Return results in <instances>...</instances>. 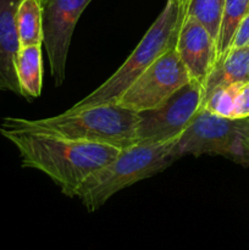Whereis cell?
Returning a JSON list of instances; mask_svg holds the SVG:
<instances>
[{
	"label": "cell",
	"instance_id": "6da1fadb",
	"mask_svg": "<svg viewBox=\"0 0 249 250\" xmlns=\"http://www.w3.org/2000/svg\"><path fill=\"white\" fill-rule=\"evenodd\" d=\"M2 137L19 150L22 167L42 171L66 197L75 198L78 188L94 171L114 160L120 149L106 144L68 141L60 137L0 128Z\"/></svg>",
	"mask_w": 249,
	"mask_h": 250
},
{
	"label": "cell",
	"instance_id": "7a4b0ae2",
	"mask_svg": "<svg viewBox=\"0 0 249 250\" xmlns=\"http://www.w3.org/2000/svg\"><path fill=\"white\" fill-rule=\"evenodd\" d=\"M139 115L116 104L70 110L53 117H5L0 128L60 137L68 141L106 144L124 150L136 146Z\"/></svg>",
	"mask_w": 249,
	"mask_h": 250
},
{
	"label": "cell",
	"instance_id": "3957f363",
	"mask_svg": "<svg viewBox=\"0 0 249 250\" xmlns=\"http://www.w3.org/2000/svg\"><path fill=\"white\" fill-rule=\"evenodd\" d=\"M177 139L155 144H136L92 173L76 197L89 212L97 211L112 195L133 183L166 170L181 158Z\"/></svg>",
	"mask_w": 249,
	"mask_h": 250
},
{
	"label": "cell",
	"instance_id": "277c9868",
	"mask_svg": "<svg viewBox=\"0 0 249 250\" xmlns=\"http://www.w3.org/2000/svg\"><path fill=\"white\" fill-rule=\"evenodd\" d=\"M187 14V5L178 0H167L165 7L119 70L94 92L85 95L70 110H81L95 105L115 104L120 95L161 55L176 46L178 33Z\"/></svg>",
	"mask_w": 249,
	"mask_h": 250
},
{
	"label": "cell",
	"instance_id": "5b68a950",
	"mask_svg": "<svg viewBox=\"0 0 249 250\" xmlns=\"http://www.w3.org/2000/svg\"><path fill=\"white\" fill-rule=\"evenodd\" d=\"M183 155H220L249 167V117L226 119L198 111L177 142Z\"/></svg>",
	"mask_w": 249,
	"mask_h": 250
},
{
	"label": "cell",
	"instance_id": "8992f818",
	"mask_svg": "<svg viewBox=\"0 0 249 250\" xmlns=\"http://www.w3.org/2000/svg\"><path fill=\"white\" fill-rule=\"evenodd\" d=\"M190 81L187 68L173 48L138 76L115 104L137 114L155 109Z\"/></svg>",
	"mask_w": 249,
	"mask_h": 250
},
{
	"label": "cell",
	"instance_id": "52a82bcc",
	"mask_svg": "<svg viewBox=\"0 0 249 250\" xmlns=\"http://www.w3.org/2000/svg\"><path fill=\"white\" fill-rule=\"evenodd\" d=\"M202 85L190 81L160 106L139 112L137 144L164 143L180 138L202 109Z\"/></svg>",
	"mask_w": 249,
	"mask_h": 250
},
{
	"label": "cell",
	"instance_id": "ba28073f",
	"mask_svg": "<svg viewBox=\"0 0 249 250\" xmlns=\"http://www.w3.org/2000/svg\"><path fill=\"white\" fill-rule=\"evenodd\" d=\"M92 0H39L43 20V46L56 87L66 78L68 50L81 15Z\"/></svg>",
	"mask_w": 249,
	"mask_h": 250
},
{
	"label": "cell",
	"instance_id": "9c48e42d",
	"mask_svg": "<svg viewBox=\"0 0 249 250\" xmlns=\"http://www.w3.org/2000/svg\"><path fill=\"white\" fill-rule=\"evenodd\" d=\"M175 49L187 68L190 80L203 88L216 62L215 39L200 22L186 15Z\"/></svg>",
	"mask_w": 249,
	"mask_h": 250
},
{
	"label": "cell",
	"instance_id": "30bf717a",
	"mask_svg": "<svg viewBox=\"0 0 249 250\" xmlns=\"http://www.w3.org/2000/svg\"><path fill=\"white\" fill-rule=\"evenodd\" d=\"M20 0H0V85L20 95L15 72V58L20 49L16 29V10Z\"/></svg>",
	"mask_w": 249,
	"mask_h": 250
},
{
	"label": "cell",
	"instance_id": "8fae6325",
	"mask_svg": "<svg viewBox=\"0 0 249 250\" xmlns=\"http://www.w3.org/2000/svg\"><path fill=\"white\" fill-rule=\"evenodd\" d=\"M249 82V44L231 48L220 62L214 66L203 85V102L214 90L234 83Z\"/></svg>",
	"mask_w": 249,
	"mask_h": 250
},
{
	"label": "cell",
	"instance_id": "7c38bea8",
	"mask_svg": "<svg viewBox=\"0 0 249 250\" xmlns=\"http://www.w3.org/2000/svg\"><path fill=\"white\" fill-rule=\"evenodd\" d=\"M15 72L20 95L26 99H36L43 87L42 45L20 46L15 58Z\"/></svg>",
	"mask_w": 249,
	"mask_h": 250
},
{
	"label": "cell",
	"instance_id": "4fadbf2b",
	"mask_svg": "<svg viewBox=\"0 0 249 250\" xmlns=\"http://www.w3.org/2000/svg\"><path fill=\"white\" fill-rule=\"evenodd\" d=\"M15 21L20 46L43 45V20L39 0H20Z\"/></svg>",
	"mask_w": 249,
	"mask_h": 250
},
{
	"label": "cell",
	"instance_id": "5bb4252c",
	"mask_svg": "<svg viewBox=\"0 0 249 250\" xmlns=\"http://www.w3.org/2000/svg\"><path fill=\"white\" fill-rule=\"evenodd\" d=\"M249 9V0H226L216 39V65L231 50L237 31Z\"/></svg>",
	"mask_w": 249,
	"mask_h": 250
},
{
	"label": "cell",
	"instance_id": "9a60e30c",
	"mask_svg": "<svg viewBox=\"0 0 249 250\" xmlns=\"http://www.w3.org/2000/svg\"><path fill=\"white\" fill-rule=\"evenodd\" d=\"M226 0H189L187 16H192L203 24L216 42Z\"/></svg>",
	"mask_w": 249,
	"mask_h": 250
},
{
	"label": "cell",
	"instance_id": "2e32d148",
	"mask_svg": "<svg viewBox=\"0 0 249 250\" xmlns=\"http://www.w3.org/2000/svg\"><path fill=\"white\" fill-rule=\"evenodd\" d=\"M241 84L242 83H234V84H229L227 87H222L214 90L207 98V100L203 104L202 109L208 110L209 112L217 115V116L226 117V119H233L237 95H238V90Z\"/></svg>",
	"mask_w": 249,
	"mask_h": 250
},
{
	"label": "cell",
	"instance_id": "e0dca14e",
	"mask_svg": "<svg viewBox=\"0 0 249 250\" xmlns=\"http://www.w3.org/2000/svg\"><path fill=\"white\" fill-rule=\"evenodd\" d=\"M249 117V82L242 83L236 100L233 119H248Z\"/></svg>",
	"mask_w": 249,
	"mask_h": 250
},
{
	"label": "cell",
	"instance_id": "ac0fdd59",
	"mask_svg": "<svg viewBox=\"0 0 249 250\" xmlns=\"http://www.w3.org/2000/svg\"><path fill=\"white\" fill-rule=\"evenodd\" d=\"M249 44V9L237 31L236 37H234L232 48H238V46H244Z\"/></svg>",
	"mask_w": 249,
	"mask_h": 250
},
{
	"label": "cell",
	"instance_id": "d6986e66",
	"mask_svg": "<svg viewBox=\"0 0 249 250\" xmlns=\"http://www.w3.org/2000/svg\"><path fill=\"white\" fill-rule=\"evenodd\" d=\"M178 1H181V2H182V4H185V5H188L189 0H178Z\"/></svg>",
	"mask_w": 249,
	"mask_h": 250
},
{
	"label": "cell",
	"instance_id": "ffe728a7",
	"mask_svg": "<svg viewBox=\"0 0 249 250\" xmlns=\"http://www.w3.org/2000/svg\"><path fill=\"white\" fill-rule=\"evenodd\" d=\"M0 90H2V89H1V85H0Z\"/></svg>",
	"mask_w": 249,
	"mask_h": 250
}]
</instances>
